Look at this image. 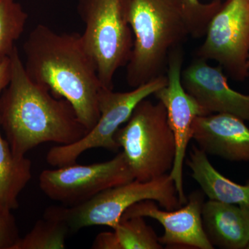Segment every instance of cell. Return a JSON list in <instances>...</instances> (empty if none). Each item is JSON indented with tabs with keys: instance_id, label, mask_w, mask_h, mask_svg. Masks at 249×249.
I'll use <instances>...</instances> for the list:
<instances>
[{
	"instance_id": "cell-2",
	"label": "cell",
	"mask_w": 249,
	"mask_h": 249,
	"mask_svg": "<svg viewBox=\"0 0 249 249\" xmlns=\"http://www.w3.org/2000/svg\"><path fill=\"white\" fill-rule=\"evenodd\" d=\"M24 69L33 81L71 105L89 132L100 117L98 97L103 88L81 34L59 33L37 24L23 45Z\"/></svg>"
},
{
	"instance_id": "cell-5",
	"label": "cell",
	"mask_w": 249,
	"mask_h": 249,
	"mask_svg": "<svg viewBox=\"0 0 249 249\" xmlns=\"http://www.w3.org/2000/svg\"><path fill=\"white\" fill-rule=\"evenodd\" d=\"M147 199L159 203L167 211L182 206L175 182L168 173L150 181L134 179L101 192L83 204L49 207L45 212L64 221L71 231L93 226L113 229L120 222L126 210Z\"/></svg>"
},
{
	"instance_id": "cell-23",
	"label": "cell",
	"mask_w": 249,
	"mask_h": 249,
	"mask_svg": "<svg viewBox=\"0 0 249 249\" xmlns=\"http://www.w3.org/2000/svg\"><path fill=\"white\" fill-rule=\"evenodd\" d=\"M247 249H249V245H248V246H247Z\"/></svg>"
},
{
	"instance_id": "cell-7",
	"label": "cell",
	"mask_w": 249,
	"mask_h": 249,
	"mask_svg": "<svg viewBox=\"0 0 249 249\" xmlns=\"http://www.w3.org/2000/svg\"><path fill=\"white\" fill-rule=\"evenodd\" d=\"M167 83L165 75L125 92L102 88L98 97L100 117L94 127L74 143L50 149L46 157L47 163L56 168L73 164L82 154L93 148L118 151L120 147L114 139L116 131L127 122L141 101L155 94Z\"/></svg>"
},
{
	"instance_id": "cell-17",
	"label": "cell",
	"mask_w": 249,
	"mask_h": 249,
	"mask_svg": "<svg viewBox=\"0 0 249 249\" xmlns=\"http://www.w3.org/2000/svg\"><path fill=\"white\" fill-rule=\"evenodd\" d=\"M32 163L15 155L9 142L1 136L0 125V203L12 211L19 206L18 196L30 181Z\"/></svg>"
},
{
	"instance_id": "cell-15",
	"label": "cell",
	"mask_w": 249,
	"mask_h": 249,
	"mask_svg": "<svg viewBox=\"0 0 249 249\" xmlns=\"http://www.w3.org/2000/svg\"><path fill=\"white\" fill-rule=\"evenodd\" d=\"M187 165L191 176L211 200L249 209V180L242 185L226 178L211 164L207 154L196 146L192 147Z\"/></svg>"
},
{
	"instance_id": "cell-12",
	"label": "cell",
	"mask_w": 249,
	"mask_h": 249,
	"mask_svg": "<svg viewBox=\"0 0 249 249\" xmlns=\"http://www.w3.org/2000/svg\"><path fill=\"white\" fill-rule=\"evenodd\" d=\"M181 83L208 114H229L249 121V94L231 89L220 65L196 58L181 71Z\"/></svg>"
},
{
	"instance_id": "cell-9",
	"label": "cell",
	"mask_w": 249,
	"mask_h": 249,
	"mask_svg": "<svg viewBox=\"0 0 249 249\" xmlns=\"http://www.w3.org/2000/svg\"><path fill=\"white\" fill-rule=\"evenodd\" d=\"M196 58L214 60L235 81L249 76V0H226L209 23Z\"/></svg>"
},
{
	"instance_id": "cell-19",
	"label": "cell",
	"mask_w": 249,
	"mask_h": 249,
	"mask_svg": "<svg viewBox=\"0 0 249 249\" xmlns=\"http://www.w3.org/2000/svg\"><path fill=\"white\" fill-rule=\"evenodd\" d=\"M27 19V13L16 0H0V62L12 53Z\"/></svg>"
},
{
	"instance_id": "cell-11",
	"label": "cell",
	"mask_w": 249,
	"mask_h": 249,
	"mask_svg": "<svg viewBox=\"0 0 249 249\" xmlns=\"http://www.w3.org/2000/svg\"><path fill=\"white\" fill-rule=\"evenodd\" d=\"M204 196L200 192H193L186 205L174 211H163L153 200H143L126 210L121 218L134 216L156 219L163 226L164 233L159 240L162 245L186 248L213 249L205 232L202 222Z\"/></svg>"
},
{
	"instance_id": "cell-20",
	"label": "cell",
	"mask_w": 249,
	"mask_h": 249,
	"mask_svg": "<svg viewBox=\"0 0 249 249\" xmlns=\"http://www.w3.org/2000/svg\"><path fill=\"white\" fill-rule=\"evenodd\" d=\"M189 27L190 36L195 38L205 36L209 23L220 8L221 0L201 3L199 0H181Z\"/></svg>"
},
{
	"instance_id": "cell-4",
	"label": "cell",
	"mask_w": 249,
	"mask_h": 249,
	"mask_svg": "<svg viewBox=\"0 0 249 249\" xmlns=\"http://www.w3.org/2000/svg\"><path fill=\"white\" fill-rule=\"evenodd\" d=\"M114 139L122 147L134 179L146 181L170 173L176 145L166 109L159 101L142 100Z\"/></svg>"
},
{
	"instance_id": "cell-1",
	"label": "cell",
	"mask_w": 249,
	"mask_h": 249,
	"mask_svg": "<svg viewBox=\"0 0 249 249\" xmlns=\"http://www.w3.org/2000/svg\"><path fill=\"white\" fill-rule=\"evenodd\" d=\"M11 78L0 96V125L17 157L45 142L74 143L88 133L67 100L28 76L17 47L10 55Z\"/></svg>"
},
{
	"instance_id": "cell-14",
	"label": "cell",
	"mask_w": 249,
	"mask_h": 249,
	"mask_svg": "<svg viewBox=\"0 0 249 249\" xmlns=\"http://www.w3.org/2000/svg\"><path fill=\"white\" fill-rule=\"evenodd\" d=\"M203 226L213 246L226 249H247L249 242V209L211 200L202 206Z\"/></svg>"
},
{
	"instance_id": "cell-6",
	"label": "cell",
	"mask_w": 249,
	"mask_h": 249,
	"mask_svg": "<svg viewBox=\"0 0 249 249\" xmlns=\"http://www.w3.org/2000/svg\"><path fill=\"white\" fill-rule=\"evenodd\" d=\"M77 10L85 27L82 40L100 82L103 88L113 89L114 75L128 63L134 45L124 0H78Z\"/></svg>"
},
{
	"instance_id": "cell-22",
	"label": "cell",
	"mask_w": 249,
	"mask_h": 249,
	"mask_svg": "<svg viewBox=\"0 0 249 249\" xmlns=\"http://www.w3.org/2000/svg\"><path fill=\"white\" fill-rule=\"evenodd\" d=\"M11 78V60L10 56L0 62V96L9 85Z\"/></svg>"
},
{
	"instance_id": "cell-24",
	"label": "cell",
	"mask_w": 249,
	"mask_h": 249,
	"mask_svg": "<svg viewBox=\"0 0 249 249\" xmlns=\"http://www.w3.org/2000/svg\"></svg>"
},
{
	"instance_id": "cell-13",
	"label": "cell",
	"mask_w": 249,
	"mask_h": 249,
	"mask_svg": "<svg viewBox=\"0 0 249 249\" xmlns=\"http://www.w3.org/2000/svg\"><path fill=\"white\" fill-rule=\"evenodd\" d=\"M192 139L207 155L249 162V127L237 116L222 113L197 116Z\"/></svg>"
},
{
	"instance_id": "cell-21",
	"label": "cell",
	"mask_w": 249,
	"mask_h": 249,
	"mask_svg": "<svg viewBox=\"0 0 249 249\" xmlns=\"http://www.w3.org/2000/svg\"><path fill=\"white\" fill-rule=\"evenodd\" d=\"M19 238L11 211L5 209L0 203V249H13Z\"/></svg>"
},
{
	"instance_id": "cell-16",
	"label": "cell",
	"mask_w": 249,
	"mask_h": 249,
	"mask_svg": "<svg viewBox=\"0 0 249 249\" xmlns=\"http://www.w3.org/2000/svg\"><path fill=\"white\" fill-rule=\"evenodd\" d=\"M145 217L134 216L121 218L113 231L98 234L93 241V249H160L159 237Z\"/></svg>"
},
{
	"instance_id": "cell-18",
	"label": "cell",
	"mask_w": 249,
	"mask_h": 249,
	"mask_svg": "<svg viewBox=\"0 0 249 249\" xmlns=\"http://www.w3.org/2000/svg\"><path fill=\"white\" fill-rule=\"evenodd\" d=\"M70 229L66 223L47 213L13 249H63Z\"/></svg>"
},
{
	"instance_id": "cell-10",
	"label": "cell",
	"mask_w": 249,
	"mask_h": 249,
	"mask_svg": "<svg viewBox=\"0 0 249 249\" xmlns=\"http://www.w3.org/2000/svg\"><path fill=\"white\" fill-rule=\"evenodd\" d=\"M183 63V52L181 46L170 53L166 73L168 83L154 94L166 109L168 122L175 137L176 152L173 167L169 174L175 182L181 205L187 202L183 189V163L187 147L192 139L193 124L197 116L208 115L196 100L183 88L181 80Z\"/></svg>"
},
{
	"instance_id": "cell-3",
	"label": "cell",
	"mask_w": 249,
	"mask_h": 249,
	"mask_svg": "<svg viewBox=\"0 0 249 249\" xmlns=\"http://www.w3.org/2000/svg\"><path fill=\"white\" fill-rule=\"evenodd\" d=\"M124 5L134 37L126 81L136 88L166 75L170 53L190 36L189 27L181 0H124Z\"/></svg>"
},
{
	"instance_id": "cell-8",
	"label": "cell",
	"mask_w": 249,
	"mask_h": 249,
	"mask_svg": "<svg viewBox=\"0 0 249 249\" xmlns=\"http://www.w3.org/2000/svg\"><path fill=\"white\" fill-rule=\"evenodd\" d=\"M124 152L112 160L90 165L73 164L45 170L39 177L42 191L66 206L83 204L101 192L133 181Z\"/></svg>"
}]
</instances>
